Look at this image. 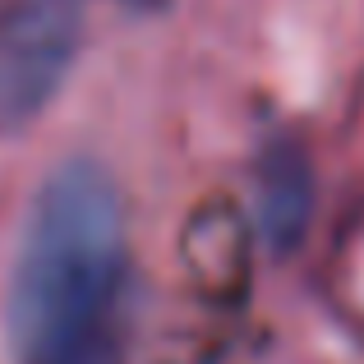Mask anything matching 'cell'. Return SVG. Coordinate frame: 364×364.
Instances as JSON below:
<instances>
[{"label": "cell", "mask_w": 364, "mask_h": 364, "mask_svg": "<svg viewBox=\"0 0 364 364\" xmlns=\"http://www.w3.org/2000/svg\"><path fill=\"white\" fill-rule=\"evenodd\" d=\"M124 208L111 176L70 161L46 180L9 277V350L18 364H120Z\"/></svg>", "instance_id": "6da1fadb"}, {"label": "cell", "mask_w": 364, "mask_h": 364, "mask_svg": "<svg viewBox=\"0 0 364 364\" xmlns=\"http://www.w3.org/2000/svg\"><path fill=\"white\" fill-rule=\"evenodd\" d=\"M83 0L0 5V129L33 120L60 92L79 51Z\"/></svg>", "instance_id": "7a4b0ae2"}, {"label": "cell", "mask_w": 364, "mask_h": 364, "mask_svg": "<svg viewBox=\"0 0 364 364\" xmlns=\"http://www.w3.org/2000/svg\"><path fill=\"white\" fill-rule=\"evenodd\" d=\"M314 208V180L309 161L295 148H272L263 161V180H258V235L272 249H291L304 240Z\"/></svg>", "instance_id": "3957f363"}, {"label": "cell", "mask_w": 364, "mask_h": 364, "mask_svg": "<svg viewBox=\"0 0 364 364\" xmlns=\"http://www.w3.org/2000/svg\"><path fill=\"white\" fill-rule=\"evenodd\" d=\"M139 5H157V0H139Z\"/></svg>", "instance_id": "277c9868"}]
</instances>
